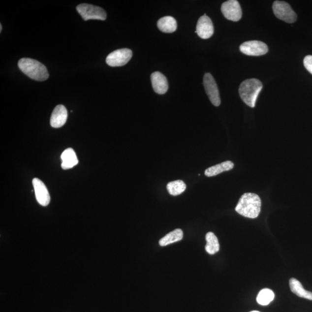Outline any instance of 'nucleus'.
Instances as JSON below:
<instances>
[{"mask_svg": "<svg viewBox=\"0 0 312 312\" xmlns=\"http://www.w3.org/2000/svg\"><path fill=\"white\" fill-rule=\"evenodd\" d=\"M167 188L169 193L174 195V196H177V195L183 193L187 188V186L184 181L178 180L168 183Z\"/></svg>", "mask_w": 312, "mask_h": 312, "instance_id": "obj_20", "label": "nucleus"}, {"mask_svg": "<svg viewBox=\"0 0 312 312\" xmlns=\"http://www.w3.org/2000/svg\"><path fill=\"white\" fill-rule=\"evenodd\" d=\"M289 284L290 289L294 294L301 298L312 301V293L305 290L300 281H299L296 279H290Z\"/></svg>", "mask_w": 312, "mask_h": 312, "instance_id": "obj_17", "label": "nucleus"}, {"mask_svg": "<svg viewBox=\"0 0 312 312\" xmlns=\"http://www.w3.org/2000/svg\"><path fill=\"white\" fill-rule=\"evenodd\" d=\"M234 167L233 162L230 161H226L221 163L212 166L208 168L205 171V175L208 177H214L225 171L232 170Z\"/></svg>", "mask_w": 312, "mask_h": 312, "instance_id": "obj_16", "label": "nucleus"}, {"mask_svg": "<svg viewBox=\"0 0 312 312\" xmlns=\"http://www.w3.org/2000/svg\"><path fill=\"white\" fill-rule=\"evenodd\" d=\"M203 84L206 94L210 98L212 104L218 107L221 104L220 94L217 83L210 73H206L204 76Z\"/></svg>", "mask_w": 312, "mask_h": 312, "instance_id": "obj_6", "label": "nucleus"}, {"mask_svg": "<svg viewBox=\"0 0 312 312\" xmlns=\"http://www.w3.org/2000/svg\"><path fill=\"white\" fill-rule=\"evenodd\" d=\"M304 64L305 68L312 74V56L308 55L304 58Z\"/></svg>", "mask_w": 312, "mask_h": 312, "instance_id": "obj_22", "label": "nucleus"}, {"mask_svg": "<svg viewBox=\"0 0 312 312\" xmlns=\"http://www.w3.org/2000/svg\"><path fill=\"white\" fill-rule=\"evenodd\" d=\"M0 28H1V29H0V32H1V31H2V25L1 24L0 25Z\"/></svg>", "mask_w": 312, "mask_h": 312, "instance_id": "obj_23", "label": "nucleus"}, {"mask_svg": "<svg viewBox=\"0 0 312 312\" xmlns=\"http://www.w3.org/2000/svg\"><path fill=\"white\" fill-rule=\"evenodd\" d=\"M33 187H34L35 197L38 203L44 207H46L51 201L49 192L44 182L38 178L33 179Z\"/></svg>", "mask_w": 312, "mask_h": 312, "instance_id": "obj_10", "label": "nucleus"}, {"mask_svg": "<svg viewBox=\"0 0 312 312\" xmlns=\"http://www.w3.org/2000/svg\"><path fill=\"white\" fill-rule=\"evenodd\" d=\"M132 56L130 49L124 48L111 53L106 59V62L111 67H121L127 64Z\"/></svg>", "mask_w": 312, "mask_h": 312, "instance_id": "obj_7", "label": "nucleus"}, {"mask_svg": "<svg viewBox=\"0 0 312 312\" xmlns=\"http://www.w3.org/2000/svg\"><path fill=\"white\" fill-rule=\"evenodd\" d=\"M261 207V199L258 195L248 192L242 195L235 211L244 217L255 218L260 214Z\"/></svg>", "mask_w": 312, "mask_h": 312, "instance_id": "obj_1", "label": "nucleus"}, {"mask_svg": "<svg viewBox=\"0 0 312 312\" xmlns=\"http://www.w3.org/2000/svg\"><path fill=\"white\" fill-rule=\"evenodd\" d=\"M67 118V109L64 105H58L52 112L50 123L52 127L60 128L65 125Z\"/></svg>", "mask_w": 312, "mask_h": 312, "instance_id": "obj_12", "label": "nucleus"}, {"mask_svg": "<svg viewBox=\"0 0 312 312\" xmlns=\"http://www.w3.org/2000/svg\"><path fill=\"white\" fill-rule=\"evenodd\" d=\"M206 241L207 245L205 246V250L210 254H214L220 250V245L217 236L213 232H210L206 235Z\"/></svg>", "mask_w": 312, "mask_h": 312, "instance_id": "obj_19", "label": "nucleus"}, {"mask_svg": "<svg viewBox=\"0 0 312 312\" xmlns=\"http://www.w3.org/2000/svg\"><path fill=\"white\" fill-rule=\"evenodd\" d=\"M184 237L183 231L181 229H176L170 233L166 235L165 237L161 238L159 241V244L161 247H165L171 244L175 243L178 241H180Z\"/></svg>", "mask_w": 312, "mask_h": 312, "instance_id": "obj_18", "label": "nucleus"}, {"mask_svg": "<svg viewBox=\"0 0 312 312\" xmlns=\"http://www.w3.org/2000/svg\"><path fill=\"white\" fill-rule=\"evenodd\" d=\"M18 67L25 74L34 80L44 81L49 78L47 68L41 62L31 58H22Z\"/></svg>", "mask_w": 312, "mask_h": 312, "instance_id": "obj_2", "label": "nucleus"}, {"mask_svg": "<svg viewBox=\"0 0 312 312\" xmlns=\"http://www.w3.org/2000/svg\"><path fill=\"white\" fill-rule=\"evenodd\" d=\"M76 10L86 21L90 19L105 21L107 19V14L104 10L97 6L82 4L77 6Z\"/></svg>", "mask_w": 312, "mask_h": 312, "instance_id": "obj_5", "label": "nucleus"}, {"mask_svg": "<svg viewBox=\"0 0 312 312\" xmlns=\"http://www.w3.org/2000/svg\"><path fill=\"white\" fill-rule=\"evenodd\" d=\"M221 11L229 21L238 22L242 18V11L240 3L237 0H229L221 5Z\"/></svg>", "mask_w": 312, "mask_h": 312, "instance_id": "obj_8", "label": "nucleus"}, {"mask_svg": "<svg viewBox=\"0 0 312 312\" xmlns=\"http://www.w3.org/2000/svg\"><path fill=\"white\" fill-rule=\"evenodd\" d=\"M263 89V84L258 79L252 78L242 82L239 94L242 100L251 108H254L259 94Z\"/></svg>", "mask_w": 312, "mask_h": 312, "instance_id": "obj_3", "label": "nucleus"}, {"mask_svg": "<svg viewBox=\"0 0 312 312\" xmlns=\"http://www.w3.org/2000/svg\"><path fill=\"white\" fill-rule=\"evenodd\" d=\"M240 49L242 54L248 56H262L268 52V46L260 41L245 42L240 46Z\"/></svg>", "mask_w": 312, "mask_h": 312, "instance_id": "obj_9", "label": "nucleus"}, {"mask_svg": "<svg viewBox=\"0 0 312 312\" xmlns=\"http://www.w3.org/2000/svg\"><path fill=\"white\" fill-rule=\"evenodd\" d=\"M202 39H207L214 34V28L211 19L207 15L202 16L197 22L196 31H195Z\"/></svg>", "mask_w": 312, "mask_h": 312, "instance_id": "obj_11", "label": "nucleus"}, {"mask_svg": "<svg viewBox=\"0 0 312 312\" xmlns=\"http://www.w3.org/2000/svg\"><path fill=\"white\" fill-rule=\"evenodd\" d=\"M61 158L62 160V167L64 170H68V169L74 167L78 163L77 156L72 148L67 149L63 152Z\"/></svg>", "mask_w": 312, "mask_h": 312, "instance_id": "obj_14", "label": "nucleus"}, {"mask_svg": "<svg viewBox=\"0 0 312 312\" xmlns=\"http://www.w3.org/2000/svg\"><path fill=\"white\" fill-rule=\"evenodd\" d=\"M153 89L158 94H164L168 89V83L165 76L160 72H155L151 75Z\"/></svg>", "mask_w": 312, "mask_h": 312, "instance_id": "obj_13", "label": "nucleus"}, {"mask_svg": "<svg viewBox=\"0 0 312 312\" xmlns=\"http://www.w3.org/2000/svg\"><path fill=\"white\" fill-rule=\"evenodd\" d=\"M272 9L276 17L288 23L296 22L297 16L289 4L281 1H275Z\"/></svg>", "mask_w": 312, "mask_h": 312, "instance_id": "obj_4", "label": "nucleus"}, {"mask_svg": "<svg viewBox=\"0 0 312 312\" xmlns=\"http://www.w3.org/2000/svg\"><path fill=\"white\" fill-rule=\"evenodd\" d=\"M275 297L274 292L271 290L265 288L260 291L257 297V301L261 305H267L273 301Z\"/></svg>", "mask_w": 312, "mask_h": 312, "instance_id": "obj_21", "label": "nucleus"}, {"mask_svg": "<svg viewBox=\"0 0 312 312\" xmlns=\"http://www.w3.org/2000/svg\"><path fill=\"white\" fill-rule=\"evenodd\" d=\"M258 312V311H253V312Z\"/></svg>", "mask_w": 312, "mask_h": 312, "instance_id": "obj_24", "label": "nucleus"}, {"mask_svg": "<svg viewBox=\"0 0 312 312\" xmlns=\"http://www.w3.org/2000/svg\"><path fill=\"white\" fill-rule=\"evenodd\" d=\"M157 27L162 32L172 33L177 29V22L172 16H165L158 20Z\"/></svg>", "mask_w": 312, "mask_h": 312, "instance_id": "obj_15", "label": "nucleus"}]
</instances>
